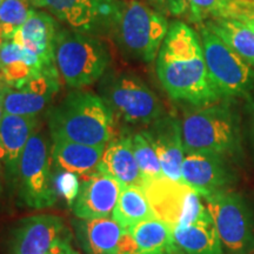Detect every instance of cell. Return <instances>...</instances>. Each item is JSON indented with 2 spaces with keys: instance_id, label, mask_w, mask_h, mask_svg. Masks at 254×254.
<instances>
[{
  "instance_id": "f546056e",
  "label": "cell",
  "mask_w": 254,
  "mask_h": 254,
  "mask_svg": "<svg viewBox=\"0 0 254 254\" xmlns=\"http://www.w3.org/2000/svg\"><path fill=\"white\" fill-rule=\"evenodd\" d=\"M55 184L57 193L62 194L72 207L78 196L79 189H80L77 174L63 171V173L59 174L57 179H55Z\"/></svg>"
},
{
  "instance_id": "ffe728a7",
  "label": "cell",
  "mask_w": 254,
  "mask_h": 254,
  "mask_svg": "<svg viewBox=\"0 0 254 254\" xmlns=\"http://www.w3.org/2000/svg\"><path fill=\"white\" fill-rule=\"evenodd\" d=\"M98 171L123 186H141L144 179L134 157L132 135H122L107 142Z\"/></svg>"
},
{
  "instance_id": "603a6c76",
  "label": "cell",
  "mask_w": 254,
  "mask_h": 254,
  "mask_svg": "<svg viewBox=\"0 0 254 254\" xmlns=\"http://www.w3.org/2000/svg\"><path fill=\"white\" fill-rule=\"evenodd\" d=\"M125 230L113 218L80 219L77 234L87 254H116Z\"/></svg>"
},
{
  "instance_id": "9c48e42d",
  "label": "cell",
  "mask_w": 254,
  "mask_h": 254,
  "mask_svg": "<svg viewBox=\"0 0 254 254\" xmlns=\"http://www.w3.org/2000/svg\"><path fill=\"white\" fill-rule=\"evenodd\" d=\"M103 99L114 118L129 125H151L165 116L157 94L132 74H119L104 82Z\"/></svg>"
},
{
  "instance_id": "52a82bcc",
  "label": "cell",
  "mask_w": 254,
  "mask_h": 254,
  "mask_svg": "<svg viewBox=\"0 0 254 254\" xmlns=\"http://www.w3.org/2000/svg\"><path fill=\"white\" fill-rule=\"evenodd\" d=\"M15 189L21 201L30 208L51 207L58 199L51 172L49 144L39 127L32 133L21 154Z\"/></svg>"
},
{
  "instance_id": "f35d334b",
  "label": "cell",
  "mask_w": 254,
  "mask_h": 254,
  "mask_svg": "<svg viewBox=\"0 0 254 254\" xmlns=\"http://www.w3.org/2000/svg\"><path fill=\"white\" fill-rule=\"evenodd\" d=\"M2 176H4V174H2V170H1V165H0V194H1V192H2Z\"/></svg>"
},
{
  "instance_id": "9a60e30c",
  "label": "cell",
  "mask_w": 254,
  "mask_h": 254,
  "mask_svg": "<svg viewBox=\"0 0 254 254\" xmlns=\"http://www.w3.org/2000/svg\"><path fill=\"white\" fill-rule=\"evenodd\" d=\"M157 152L164 176L174 182L182 180V166L185 158L182 122L174 117L164 116L142 131Z\"/></svg>"
},
{
  "instance_id": "ba28073f",
  "label": "cell",
  "mask_w": 254,
  "mask_h": 254,
  "mask_svg": "<svg viewBox=\"0 0 254 254\" xmlns=\"http://www.w3.org/2000/svg\"><path fill=\"white\" fill-rule=\"evenodd\" d=\"M199 36L208 74L220 94L225 99L247 97L254 88L253 66L204 24L199 25Z\"/></svg>"
},
{
  "instance_id": "cb8c5ba5",
  "label": "cell",
  "mask_w": 254,
  "mask_h": 254,
  "mask_svg": "<svg viewBox=\"0 0 254 254\" xmlns=\"http://www.w3.org/2000/svg\"><path fill=\"white\" fill-rule=\"evenodd\" d=\"M134 238L141 254H182L173 237V227L155 218L127 230Z\"/></svg>"
},
{
  "instance_id": "5bb4252c",
  "label": "cell",
  "mask_w": 254,
  "mask_h": 254,
  "mask_svg": "<svg viewBox=\"0 0 254 254\" xmlns=\"http://www.w3.org/2000/svg\"><path fill=\"white\" fill-rule=\"evenodd\" d=\"M80 189L72 206L79 219L107 218L113 213L123 185L100 171L81 177Z\"/></svg>"
},
{
  "instance_id": "ab89813d",
  "label": "cell",
  "mask_w": 254,
  "mask_h": 254,
  "mask_svg": "<svg viewBox=\"0 0 254 254\" xmlns=\"http://www.w3.org/2000/svg\"><path fill=\"white\" fill-rule=\"evenodd\" d=\"M64 254H79V253L77 252V251L73 250V249H72V246H71V247H69V249H68L67 251H66V252L64 253Z\"/></svg>"
},
{
  "instance_id": "ac0fdd59",
  "label": "cell",
  "mask_w": 254,
  "mask_h": 254,
  "mask_svg": "<svg viewBox=\"0 0 254 254\" xmlns=\"http://www.w3.org/2000/svg\"><path fill=\"white\" fill-rule=\"evenodd\" d=\"M58 31L56 20L51 15L33 9L12 40L34 53L46 68L57 69L55 49Z\"/></svg>"
},
{
  "instance_id": "2e32d148",
  "label": "cell",
  "mask_w": 254,
  "mask_h": 254,
  "mask_svg": "<svg viewBox=\"0 0 254 254\" xmlns=\"http://www.w3.org/2000/svg\"><path fill=\"white\" fill-rule=\"evenodd\" d=\"M58 71H46L20 88L6 87L4 112L21 117H38L58 91Z\"/></svg>"
},
{
  "instance_id": "f1b7e54d",
  "label": "cell",
  "mask_w": 254,
  "mask_h": 254,
  "mask_svg": "<svg viewBox=\"0 0 254 254\" xmlns=\"http://www.w3.org/2000/svg\"><path fill=\"white\" fill-rule=\"evenodd\" d=\"M132 142L134 157L142 179H159L165 177L157 152L144 133H135L132 135Z\"/></svg>"
},
{
  "instance_id": "74e56055",
  "label": "cell",
  "mask_w": 254,
  "mask_h": 254,
  "mask_svg": "<svg viewBox=\"0 0 254 254\" xmlns=\"http://www.w3.org/2000/svg\"><path fill=\"white\" fill-rule=\"evenodd\" d=\"M249 111H250V116H251V124H252V132L254 135V101L250 103Z\"/></svg>"
},
{
  "instance_id": "d4e9b609",
  "label": "cell",
  "mask_w": 254,
  "mask_h": 254,
  "mask_svg": "<svg viewBox=\"0 0 254 254\" xmlns=\"http://www.w3.org/2000/svg\"><path fill=\"white\" fill-rule=\"evenodd\" d=\"M204 25L254 67V31L252 28L238 19L231 18L208 19L204 21Z\"/></svg>"
},
{
  "instance_id": "5b68a950",
  "label": "cell",
  "mask_w": 254,
  "mask_h": 254,
  "mask_svg": "<svg viewBox=\"0 0 254 254\" xmlns=\"http://www.w3.org/2000/svg\"><path fill=\"white\" fill-rule=\"evenodd\" d=\"M119 43L128 56L151 63L167 36V19L139 0L122 2L116 25Z\"/></svg>"
},
{
  "instance_id": "1f68e13d",
  "label": "cell",
  "mask_w": 254,
  "mask_h": 254,
  "mask_svg": "<svg viewBox=\"0 0 254 254\" xmlns=\"http://www.w3.org/2000/svg\"><path fill=\"white\" fill-rule=\"evenodd\" d=\"M152 1L173 15H182L187 12L185 0H152Z\"/></svg>"
},
{
  "instance_id": "e575fe53",
  "label": "cell",
  "mask_w": 254,
  "mask_h": 254,
  "mask_svg": "<svg viewBox=\"0 0 254 254\" xmlns=\"http://www.w3.org/2000/svg\"><path fill=\"white\" fill-rule=\"evenodd\" d=\"M7 85L0 79V122H1L2 117H4V99H5V91Z\"/></svg>"
},
{
  "instance_id": "484cf974",
  "label": "cell",
  "mask_w": 254,
  "mask_h": 254,
  "mask_svg": "<svg viewBox=\"0 0 254 254\" xmlns=\"http://www.w3.org/2000/svg\"><path fill=\"white\" fill-rule=\"evenodd\" d=\"M112 218L127 231L139 222L155 219L152 209L140 186H123L118 202L112 213Z\"/></svg>"
},
{
  "instance_id": "e0dca14e",
  "label": "cell",
  "mask_w": 254,
  "mask_h": 254,
  "mask_svg": "<svg viewBox=\"0 0 254 254\" xmlns=\"http://www.w3.org/2000/svg\"><path fill=\"white\" fill-rule=\"evenodd\" d=\"M39 127L38 117L5 113L0 122V165L2 174L15 186L18 168L28 139Z\"/></svg>"
},
{
  "instance_id": "d6a6232c",
  "label": "cell",
  "mask_w": 254,
  "mask_h": 254,
  "mask_svg": "<svg viewBox=\"0 0 254 254\" xmlns=\"http://www.w3.org/2000/svg\"><path fill=\"white\" fill-rule=\"evenodd\" d=\"M69 247H71V244H69V238H66V239L60 240L57 245H55L46 254H64L67 251Z\"/></svg>"
},
{
  "instance_id": "3957f363",
  "label": "cell",
  "mask_w": 254,
  "mask_h": 254,
  "mask_svg": "<svg viewBox=\"0 0 254 254\" xmlns=\"http://www.w3.org/2000/svg\"><path fill=\"white\" fill-rule=\"evenodd\" d=\"M182 132L186 153L209 152L227 158L241 154L239 122L225 99L187 112Z\"/></svg>"
},
{
  "instance_id": "7402d4cb",
  "label": "cell",
  "mask_w": 254,
  "mask_h": 254,
  "mask_svg": "<svg viewBox=\"0 0 254 254\" xmlns=\"http://www.w3.org/2000/svg\"><path fill=\"white\" fill-rule=\"evenodd\" d=\"M173 237L182 254H224L214 221L207 212L189 226L174 227Z\"/></svg>"
},
{
  "instance_id": "6da1fadb",
  "label": "cell",
  "mask_w": 254,
  "mask_h": 254,
  "mask_svg": "<svg viewBox=\"0 0 254 254\" xmlns=\"http://www.w3.org/2000/svg\"><path fill=\"white\" fill-rule=\"evenodd\" d=\"M155 69L174 101L201 107L225 99L208 74L199 33L184 21L170 24Z\"/></svg>"
},
{
  "instance_id": "d590c367",
  "label": "cell",
  "mask_w": 254,
  "mask_h": 254,
  "mask_svg": "<svg viewBox=\"0 0 254 254\" xmlns=\"http://www.w3.org/2000/svg\"><path fill=\"white\" fill-rule=\"evenodd\" d=\"M232 1H234L236 4L243 6L245 8L254 7V0H232Z\"/></svg>"
},
{
  "instance_id": "d6986e66",
  "label": "cell",
  "mask_w": 254,
  "mask_h": 254,
  "mask_svg": "<svg viewBox=\"0 0 254 254\" xmlns=\"http://www.w3.org/2000/svg\"><path fill=\"white\" fill-rule=\"evenodd\" d=\"M49 69L41 60L13 40L2 41L0 46V79L12 88H20L37 75Z\"/></svg>"
},
{
  "instance_id": "b9f144b4",
  "label": "cell",
  "mask_w": 254,
  "mask_h": 254,
  "mask_svg": "<svg viewBox=\"0 0 254 254\" xmlns=\"http://www.w3.org/2000/svg\"><path fill=\"white\" fill-rule=\"evenodd\" d=\"M1 43H2V41H1V40H0V46H1Z\"/></svg>"
},
{
  "instance_id": "60d3db41",
  "label": "cell",
  "mask_w": 254,
  "mask_h": 254,
  "mask_svg": "<svg viewBox=\"0 0 254 254\" xmlns=\"http://www.w3.org/2000/svg\"><path fill=\"white\" fill-rule=\"evenodd\" d=\"M1 4H2V0H0V6H1Z\"/></svg>"
},
{
  "instance_id": "8fae6325",
  "label": "cell",
  "mask_w": 254,
  "mask_h": 254,
  "mask_svg": "<svg viewBox=\"0 0 254 254\" xmlns=\"http://www.w3.org/2000/svg\"><path fill=\"white\" fill-rule=\"evenodd\" d=\"M46 7L74 31H100L116 25L122 2L118 0H45Z\"/></svg>"
},
{
  "instance_id": "277c9868",
  "label": "cell",
  "mask_w": 254,
  "mask_h": 254,
  "mask_svg": "<svg viewBox=\"0 0 254 254\" xmlns=\"http://www.w3.org/2000/svg\"><path fill=\"white\" fill-rule=\"evenodd\" d=\"M56 66L66 85L81 88L99 80L111 57L97 38L78 31L60 30L56 38Z\"/></svg>"
},
{
  "instance_id": "44dd1931",
  "label": "cell",
  "mask_w": 254,
  "mask_h": 254,
  "mask_svg": "<svg viewBox=\"0 0 254 254\" xmlns=\"http://www.w3.org/2000/svg\"><path fill=\"white\" fill-rule=\"evenodd\" d=\"M52 140L51 155L56 166L64 172L79 177L98 172L106 145H85L62 138H52Z\"/></svg>"
},
{
  "instance_id": "4fadbf2b",
  "label": "cell",
  "mask_w": 254,
  "mask_h": 254,
  "mask_svg": "<svg viewBox=\"0 0 254 254\" xmlns=\"http://www.w3.org/2000/svg\"><path fill=\"white\" fill-rule=\"evenodd\" d=\"M69 238L64 221L53 214L23 219L12 232L11 254H46L60 240Z\"/></svg>"
},
{
  "instance_id": "4dcf8cb0",
  "label": "cell",
  "mask_w": 254,
  "mask_h": 254,
  "mask_svg": "<svg viewBox=\"0 0 254 254\" xmlns=\"http://www.w3.org/2000/svg\"><path fill=\"white\" fill-rule=\"evenodd\" d=\"M116 254H141V251L139 249L138 244L135 243L134 238L128 232L125 231L120 238Z\"/></svg>"
},
{
  "instance_id": "8992f818",
  "label": "cell",
  "mask_w": 254,
  "mask_h": 254,
  "mask_svg": "<svg viewBox=\"0 0 254 254\" xmlns=\"http://www.w3.org/2000/svg\"><path fill=\"white\" fill-rule=\"evenodd\" d=\"M204 199L221 240L224 253H252L254 218L246 199L232 190H220Z\"/></svg>"
},
{
  "instance_id": "7c38bea8",
  "label": "cell",
  "mask_w": 254,
  "mask_h": 254,
  "mask_svg": "<svg viewBox=\"0 0 254 254\" xmlns=\"http://www.w3.org/2000/svg\"><path fill=\"white\" fill-rule=\"evenodd\" d=\"M183 183L195 190L202 198L231 190L236 182L233 168L225 155L209 152L186 153L182 166Z\"/></svg>"
},
{
  "instance_id": "30bf717a",
  "label": "cell",
  "mask_w": 254,
  "mask_h": 254,
  "mask_svg": "<svg viewBox=\"0 0 254 254\" xmlns=\"http://www.w3.org/2000/svg\"><path fill=\"white\" fill-rule=\"evenodd\" d=\"M140 187L157 218L173 228L189 226L207 212L202 196L183 182L163 177L146 179Z\"/></svg>"
},
{
  "instance_id": "8d00e7d4",
  "label": "cell",
  "mask_w": 254,
  "mask_h": 254,
  "mask_svg": "<svg viewBox=\"0 0 254 254\" xmlns=\"http://www.w3.org/2000/svg\"><path fill=\"white\" fill-rule=\"evenodd\" d=\"M28 2L33 7H46L45 0H28Z\"/></svg>"
},
{
  "instance_id": "83f0119b",
  "label": "cell",
  "mask_w": 254,
  "mask_h": 254,
  "mask_svg": "<svg viewBox=\"0 0 254 254\" xmlns=\"http://www.w3.org/2000/svg\"><path fill=\"white\" fill-rule=\"evenodd\" d=\"M33 11L28 0H2L0 6V40L13 39Z\"/></svg>"
},
{
  "instance_id": "836d02e7",
  "label": "cell",
  "mask_w": 254,
  "mask_h": 254,
  "mask_svg": "<svg viewBox=\"0 0 254 254\" xmlns=\"http://www.w3.org/2000/svg\"><path fill=\"white\" fill-rule=\"evenodd\" d=\"M238 20L245 23L247 26H250L254 31V7L246 8Z\"/></svg>"
},
{
  "instance_id": "4316f807",
  "label": "cell",
  "mask_w": 254,
  "mask_h": 254,
  "mask_svg": "<svg viewBox=\"0 0 254 254\" xmlns=\"http://www.w3.org/2000/svg\"><path fill=\"white\" fill-rule=\"evenodd\" d=\"M190 19L195 23L214 18L239 19L245 7L232 0H185Z\"/></svg>"
},
{
  "instance_id": "7a4b0ae2",
  "label": "cell",
  "mask_w": 254,
  "mask_h": 254,
  "mask_svg": "<svg viewBox=\"0 0 254 254\" xmlns=\"http://www.w3.org/2000/svg\"><path fill=\"white\" fill-rule=\"evenodd\" d=\"M49 127L52 138L85 145H107L114 138L116 118L99 95L74 91L49 111Z\"/></svg>"
}]
</instances>
